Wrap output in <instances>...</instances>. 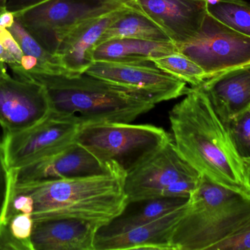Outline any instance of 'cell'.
Segmentation results:
<instances>
[{"label":"cell","mask_w":250,"mask_h":250,"mask_svg":"<svg viewBox=\"0 0 250 250\" xmlns=\"http://www.w3.org/2000/svg\"><path fill=\"white\" fill-rule=\"evenodd\" d=\"M169 120L176 150L189 165L217 184L250 195L245 161L200 87L191 88L171 109Z\"/></svg>","instance_id":"1"},{"label":"cell","mask_w":250,"mask_h":250,"mask_svg":"<svg viewBox=\"0 0 250 250\" xmlns=\"http://www.w3.org/2000/svg\"><path fill=\"white\" fill-rule=\"evenodd\" d=\"M10 68L16 78L42 85L51 113L81 127L101 123H131L156 105L144 94L86 73H37L23 70L19 65Z\"/></svg>","instance_id":"2"},{"label":"cell","mask_w":250,"mask_h":250,"mask_svg":"<svg viewBox=\"0 0 250 250\" xmlns=\"http://www.w3.org/2000/svg\"><path fill=\"white\" fill-rule=\"evenodd\" d=\"M126 173L111 163L102 174L16 185L13 189L30 197L32 219L69 218L106 226L128 205Z\"/></svg>","instance_id":"3"},{"label":"cell","mask_w":250,"mask_h":250,"mask_svg":"<svg viewBox=\"0 0 250 250\" xmlns=\"http://www.w3.org/2000/svg\"><path fill=\"white\" fill-rule=\"evenodd\" d=\"M250 220V195L201 175L172 236L173 250H213Z\"/></svg>","instance_id":"4"},{"label":"cell","mask_w":250,"mask_h":250,"mask_svg":"<svg viewBox=\"0 0 250 250\" xmlns=\"http://www.w3.org/2000/svg\"><path fill=\"white\" fill-rule=\"evenodd\" d=\"M172 139L153 125L101 123L82 126L75 142L102 164L117 163L127 174Z\"/></svg>","instance_id":"5"},{"label":"cell","mask_w":250,"mask_h":250,"mask_svg":"<svg viewBox=\"0 0 250 250\" xmlns=\"http://www.w3.org/2000/svg\"><path fill=\"white\" fill-rule=\"evenodd\" d=\"M126 4L102 0H47L15 18L45 49L56 54L60 41L75 26Z\"/></svg>","instance_id":"6"},{"label":"cell","mask_w":250,"mask_h":250,"mask_svg":"<svg viewBox=\"0 0 250 250\" xmlns=\"http://www.w3.org/2000/svg\"><path fill=\"white\" fill-rule=\"evenodd\" d=\"M201 66L208 79L250 65V37L236 32L207 12L198 35L179 48Z\"/></svg>","instance_id":"7"},{"label":"cell","mask_w":250,"mask_h":250,"mask_svg":"<svg viewBox=\"0 0 250 250\" xmlns=\"http://www.w3.org/2000/svg\"><path fill=\"white\" fill-rule=\"evenodd\" d=\"M200 178L201 174L181 157L172 139L126 174L128 204L167 198L175 183Z\"/></svg>","instance_id":"8"},{"label":"cell","mask_w":250,"mask_h":250,"mask_svg":"<svg viewBox=\"0 0 250 250\" xmlns=\"http://www.w3.org/2000/svg\"><path fill=\"white\" fill-rule=\"evenodd\" d=\"M81 126L57 114H50L32 127L4 133L2 139L10 171L48 157L75 142Z\"/></svg>","instance_id":"9"},{"label":"cell","mask_w":250,"mask_h":250,"mask_svg":"<svg viewBox=\"0 0 250 250\" xmlns=\"http://www.w3.org/2000/svg\"><path fill=\"white\" fill-rule=\"evenodd\" d=\"M85 73L151 98L156 104L185 95L188 83L157 68L152 62L139 63L94 62Z\"/></svg>","instance_id":"10"},{"label":"cell","mask_w":250,"mask_h":250,"mask_svg":"<svg viewBox=\"0 0 250 250\" xmlns=\"http://www.w3.org/2000/svg\"><path fill=\"white\" fill-rule=\"evenodd\" d=\"M51 113L42 85L9 74L0 79V125L4 133L29 129Z\"/></svg>","instance_id":"11"},{"label":"cell","mask_w":250,"mask_h":250,"mask_svg":"<svg viewBox=\"0 0 250 250\" xmlns=\"http://www.w3.org/2000/svg\"><path fill=\"white\" fill-rule=\"evenodd\" d=\"M111 163L102 164L77 142L19 170L11 171L13 186L102 174Z\"/></svg>","instance_id":"12"},{"label":"cell","mask_w":250,"mask_h":250,"mask_svg":"<svg viewBox=\"0 0 250 250\" xmlns=\"http://www.w3.org/2000/svg\"><path fill=\"white\" fill-rule=\"evenodd\" d=\"M135 3L163 29L179 50L201 30L208 4L195 0H136Z\"/></svg>","instance_id":"13"},{"label":"cell","mask_w":250,"mask_h":250,"mask_svg":"<svg viewBox=\"0 0 250 250\" xmlns=\"http://www.w3.org/2000/svg\"><path fill=\"white\" fill-rule=\"evenodd\" d=\"M136 3L91 18L69 31L60 41L56 55L70 74L85 73L94 63L93 52L107 28Z\"/></svg>","instance_id":"14"},{"label":"cell","mask_w":250,"mask_h":250,"mask_svg":"<svg viewBox=\"0 0 250 250\" xmlns=\"http://www.w3.org/2000/svg\"><path fill=\"white\" fill-rule=\"evenodd\" d=\"M33 220L32 250H95L98 225L76 219Z\"/></svg>","instance_id":"15"},{"label":"cell","mask_w":250,"mask_h":250,"mask_svg":"<svg viewBox=\"0 0 250 250\" xmlns=\"http://www.w3.org/2000/svg\"><path fill=\"white\" fill-rule=\"evenodd\" d=\"M186 204L157 220L110 236L95 237V250H173V231Z\"/></svg>","instance_id":"16"},{"label":"cell","mask_w":250,"mask_h":250,"mask_svg":"<svg viewBox=\"0 0 250 250\" xmlns=\"http://www.w3.org/2000/svg\"><path fill=\"white\" fill-rule=\"evenodd\" d=\"M199 87L226 123L250 108V65L215 75Z\"/></svg>","instance_id":"17"},{"label":"cell","mask_w":250,"mask_h":250,"mask_svg":"<svg viewBox=\"0 0 250 250\" xmlns=\"http://www.w3.org/2000/svg\"><path fill=\"white\" fill-rule=\"evenodd\" d=\"M179 52L173 43L135 38H115L97 45L93 60L122 63L152 62L157 57Z\"/></svg>","instance_id":"18"},{"label":"cell","mask_w":250,"mask_h":250,"mask_svg":"<svg viewBox=\"0 0 250 250\" xmlns=\"http://www.w3.org/2000/svg\"><path fill=\"white\" fill-rule=\"evenodd\" d=\"M189 198H160L138 201V208L125 211L117 218L98 230L96 236H110L120 234L134 227L157 220L188 202Z\"/></svg>","instance_id":"19"},{"label":"cell","mask_w":250,"mask_h":250,"mask_svg":"<svg viewBox=\"0 0 250 250\" xmlns=\"http://www.w3.org/2000/svg\"><path fill=\"white\" fill-rule=\"evenodd\" d=\"M115 38H135L172 43L163 29L144 14L136 4L128 7L122 16L107 28L98 45Z\"/></svg>","instance_id":"20"},{"label":"cell","mask_w":250,"mask_h":250,"mask_svg":"<svg viewBox=\"0 0 250 250\" xmlns=\"http://www.w3.org/2000/svg\"><path fill=\"white\" fill-rule=\"evenodd\" d=\"M7 29L10 31L19 44L23 54L25 55L32 56L39 62L40 68L31 72L51 74H70L63 67L60 58L56 54H52L45 49L29 32L26 31L17 19H15L13 24L10 28H7Z\"/></svg>","instance_id":"21"},{"label":"cell","mask_w":250,"mask_h":250,"mask_svg":"<svg viewBox=\"0 0 250 250\" xmlns=\"http://www.w3.org/2000/svg\"><path fill=\"white\" fill-rule=\"evenodd\" d=\"M207 12L213 17L250 37V4L245 0H217L207 4Z\"/></svg>","instance_id":"22"},{"label":"cell","mask_w":250,"mask_h":250,"mask_svg":"<svg viewBox=\"0 0 250 250\" xmlns=\"http://www.w3.org/2000/svg\"><path fill=\"white\" fill-rule=\"evenodd\" d=\"M152 63L166 73L189 84L191 88L201 86L208 79V76L201 66L181 52L157 57Z\"/></svg>","instance_id":"23"},{"label":"cell","mask_w":250,"mask_h":250,"mask_svg":"<svg viewBox=\"0 0 250 250\" xmlns=\"http://www.w3.org/2000/svg\"><path fill=\"white\" fill-rule=\"evenodd\" d=\"M225 123L241 158L250 160V108Z\"/></svg>","instance_id":"24"},{"label":"cell","mask_w":250,"mask_h":250,"mask_svg":"<svg viewBox=\"0 0 250 250\" xmlns=\"http://www.w3.org/2000/svg\"><path fill=\"white\" fill-rule=\"evenodd\" d=\"M12 188V173L7 166L2 139L0 138V223L4 220Z\"/></svg>","instance_id":"25"},{"label":"cell","mask_w":250,"mask_h":250,"mask_svg":"<svg viewBox=\"0 0 250 250\" xmlns=\"http://www.w3.org/2000/svg\"><path fill=\"white\" fill-rule=\"evenodd\" d=\"M4 221L8 223L13 236L21 242L29 245L32 250L31 236L33 228L34 220L32 215L20 213Z\"/></svg>","instance_id":"26"},{"label":"cell","mask_w":250,"mask_h":250,"mask_svg":"<svg viewBox=\"0 0 250 250\" xmlns=\"http://www.w3.org/2000/svg\"><path fill=\"white\" fill-rule=\"evenodd\" d=\"M213 250H250V220L236 233L216 245Z\"/></svg>","instance_id":"27"},{"label":"cell","mask_w":250,"mask_h":250,"mask_svg":"<svg viewBox=\"0 0 250 250\" xmlns=\"http://www.w3.org/2000/svg\"><path fill=\"white\" fill-rule=\"evenodd\" d=\"M0 250H32L30 247L16 239L7 222L0 223Z\"/></svg>","instance_id":"28"},{"label":"cell","mask_w":250,"mask_h":250,"mask_svg":"<svg viewBox=\"0 0 250 250\" xmlns=\"http://www.w3.org/2000/svg\"><path fill=\"white\" fill-rule=\"evenodd\" d=\"M47 0H7L5 7L8 11L13 13L15 16Z\"/></svg>","instance_id":"29"},{"label":"cell","mask_w":250,"mask_h":250,"mask_svg":"<svg viewBox=\"0 0 250 250\" xmlns=\"http://www.w3.org/2000/svg\"><path fill=\"white\" fill-rule=\"evenodd\" d=\"M14 14L4 8L0 9V26L4 28H10L14 23Z\"/></svg>","instance_id":"30"},{"label":"cell","mask_w":250,"mask_h":250,"mask_svg":"<svg viewBox=\"0 0 250 250\" xmlns=\"http://www.w3.org/2000/svg\"><path fill=\"white\" fill-rule=\"evenodd\" d=\"M0 60L7 64V66H10H10L18 64L15 59L3 48L1 42H0Z\"/></svg>","instance_id":"31"},{"label":"cell","mask_w":250,"mask_h":250,"mask_svg":"<svg viewBox=\"0 0 250 250\" xmlns=\"http://www.w3.org/2000/svg\"><path fill=\"white\" fill-rule=\"evenodd\" d=\"M245 161V176H246V182L248 189L250 192V160H246Z\"/></svg>","instance_id":"32"},{"label":"cell","mask_w":250,"mask_h":250,"mask_svg":"<svg viewBox=\"0 0 250 250\" xmlns=\"http://www.w3.org/2000/svg\"><path fill=\"white\" fill-rule=\"evenodd\" d=\"M102 1H108V2L122 3V4H131L136 2V0H102Z\"/></svg>","instance_id":"33"},{"label":"cell","mask_w":250,"mask_h":250,"mask_svg":"<svg viewBox=\"0 0 250 250\" xmlns=\"http://www.w3.org/2000/svg\"><path fill=\"white\" fill-rule=\"evenodd\" d=\"M7 74L8 73H7V70H6L5 63L0 60V79Z\"/></svg>","instance_id":"34"},{"label":"cell","mask_w":250,"mask_h":250,"mask_svg":"<svg viewBox=\"0 0 250 250\" xmlns=\"http://www.w3.org/2000/svg\"><path fill=\"white\" fill-rule=\"evenodd\" d=\"M7 0H0V9L4 8Z\"/></svg>","instance_id":"35"},{"label":"cell","mask_w":250,"mask_h":250,"mask_svg":"<svg viewBox=\"0 0 250 250\" xmlns=\"http://www.w3.org/2000/svg\"><path fill=\"white\" fill-rule=\"evenodd\" d=\"M195 1H207V2L208 3H213L214 2V1H217V0H195Z\"/></svg>","instance_id":"36"}]
</instances>
